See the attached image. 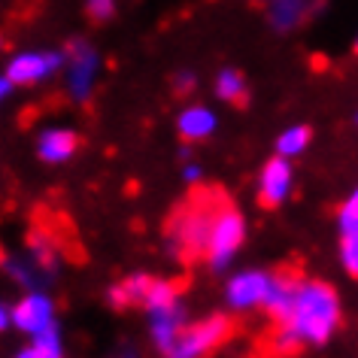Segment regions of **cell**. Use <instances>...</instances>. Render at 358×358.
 Instances as JSON below:
<instances>
[{
    "label": "cell",
    "mask_w": 358,
    "mask_h": 358,
    "mask_svg": "<svg viewBox=\"0 0 358 358\" xmlns=\"http://www.w3.org/2000/svg\"><path fill=\"white\" fill-rule=\"evenodd\" d=\"M343 325V301L340 292L325 280L301 276L294 294L280 319L273 322V349L276 352H298L319 349L334 340Z\"/></svg>",
    "instance_id": "obj_1"
},
{
    "label": "cell",
    "mask_w": 358,
    "mask_h": 358,
    "mask_svg": "<svg viewBox=\"0 0 358 358\" xmlns=\"http://www.w3.org/2000/svg\"><path fill=\"white\" fill-rule=\"evenodd\" d=\"M143 313H146V331H149V343L158 355H164L170 343L182 334V328L192 322L189 303H185L182 292L173 280H161L155 276L152 280V289L146 294V303H143Z\"/></svg>",
    "instance_id": "obj_2"
},
{
    "label": "cell",
    "mask_w": 358,
    "mask_h": 358,
    "mask_svg": "<svg viewBox=\"0 0 358 358\" xmlns=\"http://www.w3.org/2000/svg\"><path fill=\"white\" fill-rule=\"evenodd\" d=\"M219 201H192L173 216L167 228V252L173 258H203Z\"/></svg>",
    "instance_id": "obj_3"
},
{
    "label": "cell",
    "mask_w": 358,
    "mask_h": 358,
    "mask_svg": "<svg viewBox=\"0 0 358 358\" xmlns=\"http://www.w3.org/2000/svg\"><path fill=\"white\" fill-rule=\"evenodd\" d=\"M249 237V225L246 216L231 203H219L216 216H213V228H210V240L203 249V262L213 273H228L234 267L237 255L243 252Z\"/></svg>",
    "instance_id": "obj_4"
},
{
    "label": "cell",
    "mask_w": 358,
    "mask_h": 358,
    "mask_svg": "<svg viewBox=\"0 0 358 358\" xmlns=\"http://www.w3.org/2000/svg\"><path fill=\"white\" fill-rule=\"evenodd\" d=\"M101 67L103 58L97 46L85 37H73L64 49V67H61V76H64V88L67 94L73 97L76 103H88L97 88V79H101Z\"/></svg>",
    "instance_id": "obj_5"
},
{
    "label": "cell",
    "mask_w": 358,
    "mask_h": 358,
    "mask_svg": "<svg viewBox=\"0 0 358 358\" xmlns=\"http://www.w3.org/2000/svg\"><path fill=\"white\" fill-rule=\"evenodd\" d=\"M228 337H231V316L228 313H210L203 319L189 322L161 358H210Z\"/></svg>",
    "instance_id": "obj_6"
},
{
    "label": "cell",
    "mask_w": 358,
    "mask_h": 358,
    "mask_svg": "<svg viewBox=\"0 0 358 358\" xmlns=\"http://www.w3.org/2000/svg\"><path fill=\"white\" fill-rule=\"evenodd\" d=\"M273 273L267 267H237V271H228L225 285H222V301H225L228 313H258L264 310L267 292L273 285Z\"/></svg>",
    "instance_id": "obj_7"
},
{
    "label": "cell",
    "mask_w": 358,
    "mask_h": 358,
    "mask_svg": "<svg viewBox=\"0 0 358 358\" xmlns=\"http://www.w3.org/2000/svg\"><path fill=\"white\" fill-rule=\"evenodd\" d=\"M64 67V52L58 49H24L6 61L3 76L13 85H40L55 79Z\"/></svg>",
    "instance_id": "obj_8"
},
{
    "label": "cell",
    "mask_w": 358,
    "mask_h": 358,
    "mask_svg": "<svg viewBox=\"0 0 358 358\" xmlns=\"http://www.w3.org/2000/svg\"><path fill=\"white\" fill-rule=\"evenodd\" d=\"M58 325V307L55 298L46 289L24 292L19 301L13 303V328L24 337H34L40 331Z\"/></svg>",
    "instance_id": "obj_9"
},
{
    "label": "cell",
    "mask_w": 358,
    "mask_h": 358,
    "mask_svg": "<svg viewBox=\"0 0 358 358\" xmlns=\"http://www.w3.org/2000/svg\"><path fill=\"white\" fill-rule=\"evenodd\" d=\"M255 194H258V203L267 210H280L282 203H289L294 194V161L282 155H273L271 161H264L255 182Z\"/></svg>",
    "instance_id": "obj_10"
},
{
    "label": "cell",
    "mask_w": 358,
    "mask_h": 358,
    "mask_svg": "<svg viewBox=\"0 0 358 358\" xmlns=\"http://www.w3.org/2000/svg\"><path fill=\"white\" fill-rule=\"evenodd\" d=\"M337 255L349 276H358V185L337 207Z\"/></svg>",
    "instance_id": "obj_11"
},
{
    "label": "cell",
    "mask_w": 358,
    "mask_h": 358,
    "mask_svg": "<svg viewBox=\"0 0 358 358\" xmlns=\"http://www.w3.org/2000/svg\"><path fill=\"white\" fill-rule=\"evenodd\" d=\"M328 10V0H271L267 24L276 34H294Z\"/></svg>",
    "instance_id": "obj_12"
},
{
    "label": "cell",
    "mask_w": 358,
    "mask_h": 358,
    "mask_svg": "<svg viewBox=\"0 0 358 358\" xmlns=\"http://www.w3.org/2000/svg\"><path fill=\"white\" fill-rule=\"evenodd\" d=\"M79 152V134L64 124H49L37 134V158L43 164H67Z\"/></svg>",
    "instance_id": "obj_13"
},
{
    "label": "cell",
    "mask_w": 358,
    "mask_h": 358,
    "mask_svg": "<svg viewBox=\"0 0 358 358\" xmlns=\"http://www.w3.org/2000/svg\"><path fill=\"white\" fill-rule=\"evenodd\" d=\"M219 131V113L210 103H185L176 113V134L185 143H203Z\"/></svg>",
    "instance_id": "obj_14"
},
{
    "label": "cell",
    "mask_w": 358,
    "mask_h": 358,
    "mask_svg": "<svg viewBox=\"0 0 358 358\" xmlns=\"http://www.w3.org/2000/svg\"><path fill=\"white\" fill-rule=\"evenodd\" d=\"M152 273H143V271H134L122 280H115L110 289H106V303L113 310H143L146 303V294L152 289Z\"/></svg>",
    "instance_id": "obj_15"
},
{
    "label": "cell",
    "mask_w": 358,
    "mask_h": 358,
    "mask_svg": "<svg viewBox=\"0 0 358 358\" xmlns=\"http://www.w3.org/2000/svg\"><path fill=\"white\" fill-rule=\"evenodd\" d=\"M24 252L40 264V271L46 273L49 280H55V276L61 273V267H64V249H61L58 237L52 234L49 228H34L28 234V246H24Z\"/></svg>",
    "instance_id": "obj_16"
},
{
    "label": "cell",
    "mask_w": 358,
    "mask_h": 358,
    "mask_svg": "<svg viewBox=\"0 0 358 358\" xmlns=\"http://www.w3.org/2000/svg\"><path fill=\"white\" fill-rule=\"evenodd\" d=\"M0 267H3V273L10 276V280L19 285V289L24 292H37V289H46V285L52 282L46 273L40 271V264L34 262V258L24 252H10V255H3L0 258Z\"/></svg>",
    "instance_id": "obj_17"
},
{
    "label": "cell",
    "mask_w": 358,
    "mask_h": 358,
    "mask_svg": "<svg viewBox=\"0 0 358 358\" xmlns=\"http://www.w3.org/2000/svg\"><path fill=\"white\" fill-rule=\"evenodd\" d=\"M310 146H313V128L310 124H301V122L285 124V128L276 134V140H273L276 155H282L289 161H298L301 155H307Z\"/></svg>",
    "instance_id": "obj_18"
},
{
    "label": "cell",
    "mask_w": 358,
    "mask_h": 358,
    "mask_svg": "<svg viewBox=\"0 0 358 358\" xmlns=\"http://www.w3.org/2000/svg\"><path fill=\"white\" fill-rule=\"evenodd\" d=\"M213 94H216L219 103H228V106L243 103L249 97V83L237 67H222L219 73L213 76Z\"/></svg>",
    "instance_id": "obj_19"
},
{
    "label": "cell",
    "mask_w": 358,
    "mask_h": 358,
    "mask_svg": "<svg viewBox=\"0 0 358 358\" xmlns=\"http://www.w3.org/2000/svg\"><path fill=\"white\" fill-rule=\"evenodd\" d=\"M85 13L92 22L106 24V22L115 19V13H119V0H85Z\"/></svg>",
    "instance_id": "obj_20"
},
{
    "label": "cell",
    "mask_w": 358,
    "mask_h": 358,
    "mask_svg": "<svg viewBox=\"0 0 358 358\" xmlns=\"http://www.w3.org/2000/svg\"><path fill=\"white\" fill-rule=\"evenodd\" d=\"M170 85H173L176 94L189 97V94L198 92V73H194V70H189V67H182V70H176V73H173Z\"/></svg>",
    "instance_id": "obj_21"
},
{
    "label": "cell",
    "mask_w": 358,
    "mask_h": 358,
    "mask_svg": "<svg viewBox=\"0 0 358 358\" xmlns=\"http://www.w3.org/2000/svg\"><path fill=\"white\" fill-rule=\"evenodd\" d=\"M179 176H182L185 185H201L203 182V167L194 158H189V161H182V170H179Z\"/></svg>",
    "instance_id": "obj_22"
},
{
    "label": "cell",
    "mask_w": 358,
    "mask_h": 358,
    "mask_svg": "<svg viewBox=\"0 0 358 358\" xmlns=\"http://www.w3.org/2000/svg\"><path fill=\"white\" fill-rule=\"evenodd\" d=\"M13 358H67L64 352H49V349H40V346H34V343H28L24 349H19Z\"/></svg>",
    "instance_id": "obj_23"
},
{
    "label": "cell",
    "mask_w": 358,
    "mask_h": 358,
    "mask_svg": "<svg viewBox=\"0 0 358 358\" xmlns=\"http://www.w3.org/2000/svg\"><path fill=\"white\" fill-rule=\"evenodd\" d=\"M13 328V303L0 301V334Z\"/></svg>",
    "instance_id": "obj_24"
},
{
    "label": "cell",
    "mask_w": 358,
    "mask_h": 358,
    "mask_svg": "<svg viewBox=\"0 0 358 358\" xmlns=\"http://www.w3.org/2000/svg\"><path fill=\"white\" fill-rule=\"evenodd\" d=\"M110 358H140V352H137V346H131V343H122L115 352L110 355Z\"/></svg>",
    "instance_id": "obj_25"
},
{
    "label": "cell",
    "mask_w": 358,
    "mask_h": 358,
    "mask_svg": "<svg viewBox=\"0 0 358 358\" xmlns=\"http://www.w3.org/2000/svg\"><path fill=\"white\" fill-rule=\"evenodd\" d=\"M13 83H10V79H6V76H0V103H3L6 101V97H10L13 94Z\"/></svg>",
    "instance_id": "obj_26"
},
{
    "label": "cell",
    "mask_w": 358,
    "mask_h": 358,
    "mask_svg": "<svg viewBox=\"0 0 358 358\" xmlns=\"http://www.w3.org/2000/svg\"><path fill=\"white\" fill-rule=\"evenodd\" d=\"M352 52H355V55H358V34H355V40H352Z\"/></svg>",
    "instance_id": "obj_27"
},
{
    "label": "cell",
    "mask_w": 358,
    "mask_h": 358,
    "mask_svg": "<svg viewBox=\"0 0 358 358\" xmlns=\"http://www.w3.org/2000/svg\"><path fill=\"white\" fill-rule=\"evenodd\" d=\"M0 49H3V34H0Z\"/></svg>",
    "instance_id": "obj_28"
},
{
    "label": "cell",
    "mask_w": 358,
    "mask_h": 358,
    "mask_svg": "<svg viewBox=\"0 0 358 358\" xmlns=\"http://www.w3.org/2000/svg\"><path fill=\"white\" fill-rule=\"evenodd\" d=\"M258 3H271V0H258Z\"/></svg>",
    "instance_id": "obj_29"
},
{
    "label": "cell",
    "mask_w": 358,
    "mask_h": 358,
    "mask_svg": "<svg viewBox=\"0 0 358 358\" xmlns=\"http://www.w3.org/2000/svg\"><path fill=\"white\" fill-rule=\"evenodd\" d=\"M355 122H358V113H355Z\"/></svg>",
    "instance_id": "obj_30"
}]
</instances>
